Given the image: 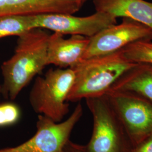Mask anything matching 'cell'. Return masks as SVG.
<instances>
[{"label": "cell", "instance_id": "cell-14", "mask_svg": "<svg viewBox=\"0 0 152 152\" xmlns=\"http://www.w3.org/2000/svg\"><path fill=\"white\" fill-rule=\"evenodd\" d=\"M126 58L137 64L152 65V41H139L123 49Z\"/></svg>", "mask_w": 152, "mask_h": 152}, {"label": "cell", "instance_id": "cell-3", "mask_svg": "<svg viewBox=\"0 0 152 152\" xmlns=\"http://www.w3.org/2000/svg\"><path fill=\"white\" fill-rule=\"evenodd\" d=\"M71 68L50 69L36 79L29 100L33 110L56 122H60L69 111L67 97L75 81Z\"/></svg>", "mask_w": 152, "mask_h": 152}, {"label": "cell", "instance_id": "cell-4", "mask_svg": "<svg viewBox=\"0 0 152 152\" xmlns=\"http://www.w3.org/2000/svg\"><path fill=\"white\" fill-rule=\"evenodd\" d=\"M93 117L87 152H130L133 148L123 126L105 95L86 99Z\"/></svg>", "mask_w": 152, "mask_h": 152}, {"label": "cell", "instance_id": "cell-13", "mask_svg": "<svg viewBox=\"0 0 152 152\" xmlns=\"http://www.w3.org/2000/svg\"><path fill=\"white\" fill-rule=\"evenodd\" d=\"M36 28L35 15H6L0 16V38L20 36Z\"/></svg>", "mask_w": 152, "mask_h": 152}, {"label": "cell", "instance_id": "cell-1", "mask_svg": "<svg viewBox=\"0 0 152 152\" xmlns=\"http://www.w3.org/2000/svg\"><path fill=\"white\" fill-rule=\"evenodd\" d=\"M49 36L44 29L36 28L18 37L14 54L1 65L4 77L1 94L5 98L15 99L34 77L48 65Z\"/></svg>", "mask_w": 152, "mask_h": 152}, {"label": "cell", "instance_id": "cell-7", "mask_svg": "<svg viewBox=\"0 0 152 152\" xmlns=\"http://www.w3.org/2000/svg\"><path fill=\"white\" fill-rule=\"evenodd\" d=\"M90 38L83 60L113 53L137 41H152V29L136 20L123 18L121 23L107 28Z\"/></svg>", "mask_w": 152, "mask_h": 152}, {"label": "cell", "instance_id": "cell-17", "mask_svg": "<svg viewBox=\"0 0 152 152\" xmlns=\"http://www.w3.org/2000/svg\"><path fill=\"white\" fill-rule=\"evenodd\" d=\"M62 152H87L85 145L75 143L70 140L66 142Z\"/></svg>", "mask_w": 152, "mask_h": 152}, {"label": "cell", "instance_id": "cell-12", "mask_svg": "<svg viewBox=\"0 0 152 152\" xmlns=\"http://www.w3.org/2000/svg\"><path fill=\"white\" fill-rule=\"evenodd\" d=\"M109 90L133 92L152 103V65L137 64L125 73Z\"/></svg>", "mask_w": 152, "mask_h": 152}, {"label": "cell", "instance_id": "cell-6", "mask_svg": "<svg viewBox=\"0 0 152 152\" xmlns=\"http://www.w3.org/2000/svg\"><path fill=\"white\" fill-rule=\"evenodd\" d=\"M82 114L81 103L77 104L71 115L63 122H56L39 114L37 131L31 138L16 147L0 149V152H62Z\"/></svg>", "mask_w": 152, "mask_h": 152}, {"label": "cell", "instance_id": "cell-5", "mask_svg": "<svg viewBox=\"0 0 152 152\" xmlns=\"http://www.w3.org/2000/svg\"><path fill=\"white\" fill-rule=\"evenodd\" d=\"M133 148L152 135V103L133 92L109 90L104 94Z\"/></svg>", "mask_w": 152, "mask_h": 152}, {"label": "cell", "instance_id": "cell-18", "mask_svg": "<svg viewBox=\"0 0 152 152\" xmlns=\"http://www.w3.org/2000/svg\"><path fill=\"white\" fill-rule=\"evenodd\" d=\"M1 94V87H0V94Z\"/></svg>", "mask_w": 152, "mask_h": 152}, {"label": "cell", "instance_id": "cell-10", "mask_svg": "<svg viewBox=\"0 0 152 152\" xmlns=\"http://www.w3.org/2000/svg\"><path fill=\"white\" fill-rule=\"evenodd\" d=\"M84 3L82 0H0V16L49 13L74 14Z\"/></svg>", "mask_w": 152, "mask_h": 152}, {"label": "cell", "instance_id": "cell-2", "mask_svg": "<svg viewBox=\"0 0 152 152\" xmlns=\"http://www.w3.org/2000/svg\"><path fill=\"white\" fill-rule=\"evenodd\" d=\"M137 64L126 58L123 50L82 60L71 68L75 78L67 102L103 95L121 76Z\"/></svg>", "mask_w": 152, "mask_h": 152}, {"label": "cell", "instance_id": "cell-15", "mask_svg": "<svg viewBox=\"0 0 152 152\" xmlns=\"http://www.w3.org/2000/svg\"><path fill=\"white\" fill-rule=\"evenodd\" d=\"M20 117L19 107L12 103L0 104V127L14 125Z\"/></svg>", "mask_w": 152, "mask_h": 152}, {"label": "cell", "instance_id": "cell-9", "mask_svg": "<svg viewBox=\"0 0 152 152\" xmlns=\"http://www.w3.org/2000/svg\"><path fill=\"white\" fill-rule=\"evenodd\" d=\"M64 35L54 32L49 36L47 46V63L63 68H73L83 59L90 38L72 35L65 39Z\"/></svg>", "mask_w": 152, "mask_h": 152}, {"label": "cell", "instance_id": "cell-11", "mask_svg": "<svg viewBox=\"0 0 152 152\" xmlns=\"http://www.w3.org/2000/svg\"><path fill=\"white\" fill-rule=\"evenodd\" d=\"M96 11L127 18L152 29V2L144 0H93Z\"/></svg>", "mask_w": 152, "mask_h": 152}, {"label": "cell", "instance_id": "cell-19", "mask_svg": "<svg viewBox=\"0 0 152 152\" xmlns=\"http://www.w3.org/2000/svg\"><path fill=\"white\" fill-rule=\"evenodd\" d=\"M82 1H83V2H85V1H86V0H82Z\"/></svg>", "mask_w": 152, "mask_h": 152}, {"label": "cell", "instance_id": "cell-8", "mask_svg": "<svg viewBox=\"0 0 152 152\" xmlns=\"http://www.w3.org/2000/svg\"><path fill=\"white\" fill-rule=\"evenodd\" d=\"M116 17L96 11L91 15L77 17L73 14L49 13L35 15L36 28L49 29L63 35H80L92 37L107 28L117 24Z\"/></svg>", "mask_w": 152, "mask_h": 152}, {"label": "cell", "instance_id": "cell-16", "mask_svg": "<svg viewBox=\"0 0 152 152\" xmlns=\"http://www.w3.org/2000/svg\"><path fill=\"white\" fill-rule=\"evenodd\" d=\"M130 152H152V135L134 147Z\"/></svg>", "mask_w": 152, "mask_h": 152}]
</instances>
